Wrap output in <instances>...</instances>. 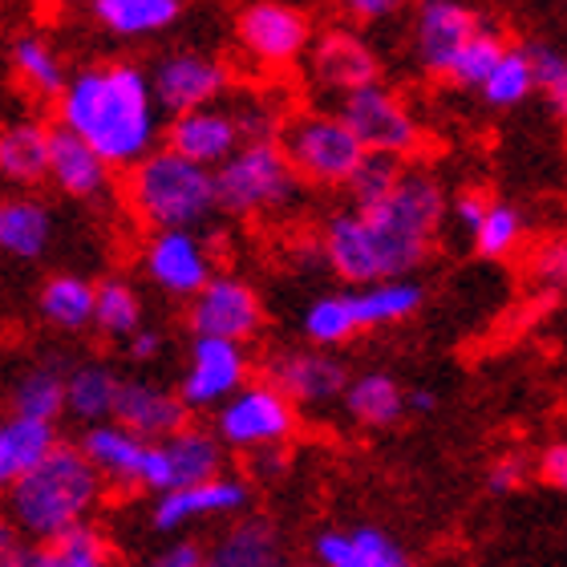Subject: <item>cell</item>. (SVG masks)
I'll return each mask as SVG.
<instances>
[{
  "label": "cell",
  "instance_id": "cell-3",
  "mask_svg": "<svg viewBox=\"0 0 567 567\" xmlns=\"http://www.w3.org/2000/svg\"><path fill=\"white\" fill-rule=\"evenodd\" d=\"M102 478L94 466L82 458L78 446L61 442L41 466L17 478L4 491V515L12 519L17 535H29L37 544L58 539L61 532H70L78 523H90L94 507L102 503Z\"/></svg>",
  "mask_w": 567,
  "mask_h": 567
},
{
  "label": "cell",
  "instance_id": "cell-49",
  "mask_svg": "<svg viewBox=\"0 0 567 567\" xmlns=\"http://www.w3.org/2000/svg\"><path fill=\"white\" fill-rule=\"evenodd\" d=\"M151 567H203V547L199 544H171L163 556H154Z\"/></svg>",
  "mask_w": 567,
  "mask_h": 567
},
{
  "label": "cell",
  "instance_id": "cell-55",
  "mask_svg": "<svg viewBox=\"0 0 567 567\" xmlns=\"http://www.w3.org/2000/svg\"><path fill=\"white\" fill-rule=\"evenodd\" d=\"M564 288H567V280H564Z\"/></svg>",
  "mask_w": 567,
  "mask_h": 567
},
{
  "label": "cell",
  "instance_id": "cell-33",
  "mask_svg": "<svg viewBox=\"0 0 567 567\" xmlns=\"http://www.w3.org/2000/svg\"><path fill=\"white\" fill-rule=\"evenodd\" d=\"M37 312L45 324L61 332H78L94 320V280H85L78 272H58L49 276L37 292Z\"/></svg>",
  "mask_w": 567,
  "mask_h": 567
},
{
  "label": "cell",
  "instance_id": "cell-29",
  "mask_svg": "<svg viewBox=\"0 0 567 567\" xmlns=\"http://www.w3.org/2000/svg\"><path fill=\"white\" fill-rule=\"evenodd\" d=\"M9 405L17 417L58 425V417L65 414V365L53 357H41L29 369H21L12 378Z\"/></svg>",
  "mask_w": 567,
  "mask_h": 567
},
{
  "label": "cell",
  "instance_id": "cell-32",
  "mask_svg": "<svg viewBox=\"0 0 567 567\" xmlns=\"http://www.w3.org/2000/svg\"><path fill=\"white\" fill-rule=\"evenodd\" d=\"M12 73L21 78L37 97H58L70 82L65 58L58 53V45L45 33H17L9 45Z\"/></svg>",
  "mask_w": 567,
  "mask_h": 567
},
{
  "label": "cell",
  "instance_id": "cell-9",
  "mask_svg": "<svg viewBox=\"0 0 567 567\" xmlns=\"http://www.w3.org/2000/svg\"><path fill=\"white\" fill-rule=\"evenodd\" d=\"M219 466H224L219 437L212 430H203V425H183L178 434L163 437V442H146L138 486L151 491V495H171V491L215 478Z\"/></svg>",
  "mask_w": 567,
  "mask_h": 567
},
{
  "label": "cell",
  "instance_id": "cell-46",
  "mask_svg": "<svg viewBox=\"0 0 567 567\" xmlns=\"http://www.w3.org/2000/svg\"><path fill=\"white\" fill-rule=\"evenodd\" d=\"M486 207H491V195H483V190H462L458 199H454V219H458L466 231H474V227L483 224Z\"/></svg>",
  "mask_w": 567,
  "mask_h": 567
},
{
  "label": "cell",
  "instance_id": "cell-38",
  "mask_svg": "<svg viewBox=\"0 0 567 567\" xmlns=\"http://www.w3.org/2000/svg\"><path fill=\"white\" fill-rule=\"evenodd\" d=\"M507 53V37L495 33V29H486L478 24V33L458 49V58L450 61V82L466 85V90H483V82L491 78V70L498 65V58Z\"/></svg>",
  "mask_w": 567,
  "mask_h": 567
},
{
  "label": "cell",
  "instance_id": "cell-15",
  "mask_svg": "<svg viewBox=\"0 0 567 567\" xmlns=\"http://www.w3.org/2000/svg\"><path fill=\"white\" fill-rule=\"evenodd\" d=\"M308 70L320 90L349 97L365 85H378L381 61L365 37H357L353 29H329L308 45Z\"/></svg>",
  "mask_w": 567,
  "mask_h": 567
},
{
  "label": "cell",
  "instance_id": "cell-7",
  "mask_svg": "<svg viewBox=\"0 0 567 567\" xmlns=\"http://www.w3.org/2000/svg\"><path fill=\"white\" fill-rule=\"evenodd\" d=\"M337 118L344 122V131L361 142L365 154H381V158H398L402 163L405 154H414L422 146V126L410 114V106L381 82L341 97Z\"/></svg>",
  "mask_w": 567,
  "mask_h": 567
},
{
  "label": "cell",
  "instance_id": "cell-48",
  "mask_svg": "<svg viewBox=\"0 0 567 567\" xmlns=\"http://www.w3.org/2000/svg\"><path fill=\"white\" fill-rule=\"evenodd\" d=\"M284 471H288V450L284 446H268L251 454V474L256 478H280Z\"/></svg>",
  "mask_w": 567,
  "mask_h": 567
},
{
  "label": "cell",
  "instance_id": "cell-24",
  "mask_svg": "<svg viewBox=\"0 0 567 567\" xmlns=\"http://www.w3.org/2000/svg\"><path fill=\"white\" fill-rule=\"evenodd\" d=\"M312 556H317V567H410L405 551L381 527L320 532Z\"/></svg>",
  "mask_w": 567,
  "mask_h": 567
},
{
  "label": "cell",
  "instance_id": "cell-39",
  "mask_svg": "<svg viewBox=\"0 0 567 567\" xmlns=\"http://www.w3.org/2000/svg\"><path fill=\"white\" fill-rule=\"evenodd\" d=\"M532 90H535L532 53L523 45H507V53L498 58V65L483 82V97L491 106H519V102H527Z\"/></svg>",
  "mask_w": 567,
  "mask_h": 567
},
{
  "label": "cell",
  "instance_id": "cell-28",
  "mask_svg": "<svg viewBox=\"0 0 567 567\" xmlns=\"http://www.w3.org/2000/svg\"><path fill=\"white\" fill-rule=\"evenodd\" d=\"M122 378L110 361H78L65 369V414L82 425H102L114 417Z\"/></svg>",
  "mask_w": 567,
  "mask_h": 567
},
{
  "label": "cell",
  "instance_id": "cell-30",
  "mask_svg": "<svg viewBox=\"0 0 567 567\" xmlns=\"http://www.w3.org/2000/svg\"><path fill=\"white\" fill-rule=\"evenodd\" d=\"M90 12L106 33L138 41V37L166 33L183 17V4L178 0H94Z\"/></svg>",
  "mask_w": 567,
  "mask_h": 567
},
{
  "label": "cell",
  "instance_id": "cell-27",
  "mask_svg": "<svg viewBox=\"0 0 567 567\" xmlns=\"http://www.w3.org/2000/svg\"><path fill=\"white\" fill-rule=\"evenodd\" d=\"M49 175V126L17 118L0 126V178L12 187H37Z\"/></svg>",
  "mask_w": 567,
  "mask_h": 567
},
{
  "label": "cell",
  "instance_id": "cell-34",
  "mask_svg": "<svg viewBox=\"0 0 567 567\" xmlns=\"http://www.w3.org/2000/svg\"><path fill=\"white\" fill-rule=\"evenodd\" d=\"M349 417H357L361 425H373V430H385V425L402 422L405 414V390L390 373H361L344 385L341 393Z\"/></svg>",
  "mask_w": 567,
  "mask_h": 567
},
{
  "label": "cell",
  "instance_id": "cell-2",
  "mask_svg": "<svg viewBox=\"0 0 567 567\" xmlns=\"http://www.w3.org/2000/svg\"><path fill=\"white\" fill-rule=\"evenodd\" d=\"M58 131L85 142L114 171H131L163 138V110L151 78L134 61H97L73 70L58 94Z\"/></svg>",
  "mask_w": 567,
  "mask_h": 567
},
{
  "label": "cell",
  "instance_id": "cell-26",
  "mask_svg": "<svg viewBox=\"0 0 567 567\" xmlns=\"http://www.w3.org/2000/svg\"><path fill=\"white\" fill-rule=\"evenodd\" d=\"M280 532L260 515L236 519L212 551H203V567H280Z\"/></svg>",
  "mask_w": 567,
  "mask_h": 567
},
{
  "label": "cell",
  "instance_id": "cell-11",
  "mask_svg": "<svg viewBox=\"0 0 567 567\" xmlns=\"http://www.w3.org/2000/svg\"><path fill=\"white\" fill-rule=\"evenodd\" d=\"M187 324L203 341L248 344L264 329V305L256 288L239 276H212L199 296H190Z\"/></svg>",
  "mask_w": 567,
  "mask_h": 567
},
{
  "label": "cell",
  "instance_id": "cell-13",
  "mask_svg": "<svg viewBox=\"0 0 567 567\" xmlns=\"http://www.w3.org/2000/svg\"><path fill=\"white\" fill-rule=\"evenodd\" d=\"M236 37L251 61H260V65H292L312 45V21L296 4L256 0L248 9H239Z\"/></svg>",
  "mask_w": 567,
  "mask_h": 567
},
{
  "label": "cell",
  "instance_id": "cell-12",
  "mask_svg": "<svg viewBox=\"0 0 567 567\" xmlns=\"http://www.w3.org/2000/svg\"><path fill=\"white\" fill-rule=\"evenodd\" d=\"M251 361L244 344L231 341H203L195 337L190 341L187 369L178 378V402L190 410H219L227 398H236L244 385H248Z\"/></svg>",
  "mask_w": 567,
  "mask_h": 567
},
{
  "label": "cell",
  "instance_id": "cell-45",
  "mask_svg": "<svg viewBox=\"0 0 567 567\" xmlns=\"http://www.w3.org/2000/svg\"><path fill=\"white\" fill-rule=\"evenodd\" d=\"M163 349H166V337L158 329H146V324L126 341V357H131L134 365H154L163 357Z\"/></svg>",
  "mask_w": 567,
  "mask_h": 567
},
{
  "label": "cell",
  "instance_id": "cell-5",
  "mask_svg": "<svg viewBox=\"0 0 567 567\" xmlns=\"http://www.w3.org/2000/svg\"><path fill=\"white\" fill-rule=\"evenodd\" d=\"M215 175V207L236 219L288 212L300 199V178L276 142H244Z\"/></svg>",
  "mask_w": 567,
  "mask_h": 567
},
{
  "label": "cell",
  "instance_id": "cell-41",
  "mask_svg": "<svg viewBox=\"0 0 567 567\" xmlns=\"http://www.w3.org/2000/svg\"><path fill=\"white\" fill-rule=\"evenodd\" d=\"M474 236V251L478 256H486V260H503V256H511V251L519 248L523 239V215L511 207V203H498L491 199V207H486L483 224L471 231Z\"/></svg>",
  "mask_w": 567,
  "mask_h": 567
},
{
  "label": "cell",
  "instance_id": "cell-21",
  "mask_svg": "<svg viewBox=\"0 0 567 567\" xmlns=\"http://www.w3.org/2000/svg\"><path fill=\"white\" fill-rule=\"evenodd\" d=\"M78 450H82V458L94 466L102 486H118V491H134V486H138L146 442L134 437L131 430H122L118 422L85 425Z\"/></svg>",
  "mask_w": 567,
  "mask_h": 567
},
{
  "label": "cell",
  "instance_id": "cell-20",
  "mask_svg": "<svg viewBox=\"0 0 567 567\" xmlns=\"http://www.w3.org/2000/svg\"><path fill=\"white\" fill-rule=\"evenodd\" d=\"M478 12L454 0H430L417 9V58L430 73H450V61L478 33Z\"/></svg>",
  "mask_w": 567,
  "mask_h": 567
},
{
  "label": "cell",
  "instance_id": "cell-53",
  "mask_svg": "<svg viewBox=\"0 0 567 567\" xmlns=\"http://www.w3.org/2000/svg\"><path fill=\"white\" fill-rule=\"evenodd\" d=\"M0 567H29V547L17 544L12 551H4V556H0Z\"/></svg>",
  "mask_w": 567,
  "mask_h": 567
},
{
  "label": "cell",
  "instance_id": "cell-18",
  "mask_svg": "<svg viewBox=\"0 0 567 567\" xmlns=\"http://www.w3.org/2000/svg\"><path fill=\"white\" fill-rule=\"evenodd\" d=\"M239 146H244V134H239L236 110L207 106L166 122V151H175L178 158H187L203 171H219Z\"/></svg>",
  "mask_w": 567,
  "mask_h": 567
},
{
  "label": "cell",
  "instance_id": "cell-16",
  "mask_svg": "<svg viewBox=\"0 0 567 567\" xmlns=\"http://www.w3.org/2000/svg\"><path fill=\"white\" fill-rule=\"evenodd\" d=\"M268 385L292 405H329L349 385V369L320 349H280L268 357Z\"/></svg>",
  "mask_w": 567,
  "mask_h": 567
},
{
  "label": "cell",
  "instance_id": "cell-22",
  "mask_svg": "<svg viewBox=\"0 0 567 567\" xmlns=\"http://www.w3.org/2000/svg\"><path fill=\"white\" fill-rule=\"evenodd\" d=\"M49 183L65 195V199H97L106 195L110 187V166L97 158L85 142H78L73 134L65 131H49Z\"/></svg>",
  "mask_w": 567,
  "mask_h": 567
},
{
  "label": "cell",
  "instance_id": "cell-19",
  "mask_svg": "<svg viewBox=\"0 0 567 567\" xmlns=\"http://www.w3.org/2000/svg\"><path fill=\"white\" fill-rule=\"evenodd\" d=\"M122 430H131L142 442H163V437L178 434L183 425H190L187 405L178 402L175 390H166L151 378H122L118 402H114V417Z\"/></svg>",
  "mask_w": 567,
  "mask_h": 567
},
{
  "label": "cell",
  "instance_id": "cell-54",
  "mask_svg": "<svg viewBox=\"0 0 567 567\" xmlns=\"http://www.w3.org/2000/svg\"><path fill=\"white\" fill-rule=\"evenodd\" d=\"M280 567H317V564H280Z\"/></svg>",
  "mask_w": 567,
  "mask_h": 567
},
{
  "label": "cell",
  "instance_id": "cell-52",
  "mask_svg": "<svg viewBox=\"0 0 567 567\" xmlns=\"http://www.w3.org/2000/svg\"><path fill=\"white\" fill-rule=\"evenodd\" d=\"M17 544H21V535H17V527H12L9 515L0 511V556H4V551H12Z\"/></svg>",
  "mask_w": 567,
  "mask_h": 567
},
{
  "label": "cell",
  "instance_id": "cell-8",
  "mask_svg": "<svg viewBox=\"0 0 567 567\" xmlns=\"http://www.w3.org/2000/svg\"><path fill=\"white\" fill-rule=\"evenodd\" d=\"M212 434L219 437V446L248 450V454L284 446L296 434V405L268 381H248L236 398H227L215 410Z\"/></svg>",
  "mask_w": 567,
  "mask_h": 567
},
{
  "label": "cell",
  "instance_id": "cell-23",
  "mask_svg": "<svg viewBox=\"0 0 567 567\" xmlns=\"http://www.w3.org/2000/svg\"><path fill=\"white\" fill-rule=\"evenodd\" d=\"M58 219L33 195H0V256L41 260L53 248Z\"/></svg>",
  "mask_w": 567,
  "mask_h": 567
},
{
  "label": "cell",
  "instance_id": "cell-51",
  "mask_svg": "<svg viewBox=\"0 0 567 567\" xmlns=\"http://www.w3.org/2000/svg\"><path fill=\"white\" fill-rule=\"evenodd\" d=\"M405 410H414V414H434V410H437V393L434 390L405 393Z\"/></svg>",
  "mask_w": 567,
  "mask_h": 567
},
{
  "label": "cell",
  "instance_id": "cell-1",
  "mask_svg": "<svg viewBox=\"0 0 567 567\" xmlns=\"http://www.w3.org/2000/svg\"><path fill=\"white\" fill-rule=\"evenodd\" d=\"M446 215V195L422 171H405L390 199L369 212H337L324 224V260L344 284L402 280L425 260Z\"/></svg>",
  "mask_w": 567,
  "mask_h": 567
},
{
  "label": "cell",
  "instance_id": "cell-50",
  "mask_svg": "<svg viewBox=\"0 0 567 567\" xmlns=\"http://www.w3.org/2000/svg\"><path fill=\"white\" fill-rule=\"evenodd\" d=\"M349 12L361 17V21H378V17H390L393 12V0H353Z\"/></svg>",
  "mask_w": 567,
  "mask_h": 567
},
{
  "label": "cell",
  "instance_id": "cell-25",
  "mask_svg": "<svg viewBox=\"0 0 567 567\" xmlns=\"http://www.w3.org/2000/svg\"><path fill=\"white\" fill-rule=\"evenodd\" d=\"M61 446L58 425L33 422V417H0V491H9L17 478L41 466Z\"/></svg>",
  "mask_w": 567,
  "mask_h": 567
},
{
  "label": "cell",
  "instance_id": "cell-14",
  "mask_svg": "<svg viewBox=\"0 0 567 567\" xmlns=\"http://www.w3.org/2000/svg\"><path fill=\"white\" fill-rule=\"evenodd\" d=\"M142 272L158 292L190 300L215 276L212 248L199 231H151L142 248Z\"/></svg>",
  "mask_w": 567,
  "mask_h": 567
},
{
  "label": "cell",
  "instance_id": "cell-43",
  "mask_svg": "<svg viewBox=\"0 0 567 567\" xmlns=\"http://www.w3.org/2000/svg\"><path fill=\"white\" fill-rule=\"evenodd\" d=\"M527 483V458L523 454H507V458H498L495 466H491V474H486V486L495 491V495H507V491H515V486Z\"/></svg>",
  "mask_w": 567,
  "mask_h": 567
},
{
  "label": "cell",
  "instance_id": "cell-47",
  "mask_svg": "<svg viewBox=\"0 0 567 567\" xmlns=\"http://www.w3.org/2000/svg\"><path fill=\"white\" fill-rule=\"evenodd\" d=\"M539 471L551 486H559L567 495V442H556V446L544 450V458H539Z\"/></svg>",
  "mask_w": 567,
  "mask_h": 567
},
{
  "label": "cell",
  "instance_id": "cell-4",
  "mask_svg": "<svg viewBox=\"0 0 567 567\" xmlns=\"http://www.w3.org/2000/svg\"><path fill=\"white\" fill-rule=\"evenodd\" d=\"M126 207L151 231H199L219 212L215 175L158 146L126 171Z\"/></svg>",
  "mask_w": 567,
  "mask_h": 567
},
{
  "label": "cell",
  "instance_id": "cell-42",
  "mask_svg": "<svg viewBox=\"0 0 567 567\" xmlns=\"http://www.w3.org/2000/svg\"><path fill=\"white\" fill-rule=\"evenodd\" d=\"M527 53H532L535 90H544L551 110L567 122V53H559L556 45H535Z\"/></svg>",
  "mask_w": 567,
  "mask_h": 567
},
{
  "label": "cell",
  "instance_id": "cell-35",
  "mask_svg": "<svg viewBox=\"0 0 567 567\" xmlns=\"http://www.w3.org/2000/svg\"><path fill=\"white\" fill-rule=\"evenodd\" d=\"M29 567H114V551L94 523H78L58 539L29 547Z\"/></svg>",
  "mask_w": 567,
  "mask_h": 567
},
{
  "label": "cell",
  "instance_id": "cell-31",
  "mask_svg": "<svg viewBox=\"0 0 567 567\" xmlns=\"http://www.w3.org/2000/svg\"><path fill=\"white\" fill-rule=\"evenodd\" d=\"M349 296V312L361 329H381V324H398V320L414 317L425 300V288L414 280H381L369 288H353Z\"/></svg>",
  "mask_w": 567,
  "mask_h": 567
},
{
  "label": "cell",
  "instance_id": "cell-6",
  "mask_svg": "<svg viewBox=\"0 0 567 567\" xmlns=\"http://www.w3.org/2000/svg\"><path fill=\"white\" fill-rule=\"evenodd\" d=\"M276 146L284 151L292 175L317 183V187H349L357 166L365 163L361 142L344 131V122L337 114H320V110L292 114L288 122H280Z\"/></svg>",
  "mask_w": 567,
  "mask_h": 567
},
{
  "label": "cell",
  "instance_id": "cell-37",
  "mask_svg": "<svg viewBox=\"0 0 567 567\" xmlns=\"http://www.w3.org/2000/svg\"><path fill=\"white\" fill-rule=\"evenodd\" d=\"M300 329H305V337L312 341V349H320V353H329V349H337V344L353 341L357 320H353V312H349V296L344 292L317 296V300L305 308Z\"/></svg>",
  "mask_w": 567,
  "mask_h": 567
},
{
  "label": "cell",
  "instance_id": "cell-10",
  "mask_svg": "<svg viewBox=\"0 0 567 567\" xmlns=\"http://www.w3.org/2000/svg\"><path fill=\"white\" fill-rule=\"evenodd\" d=\"M146 78H151L158 110H166L171 118L219 106V97L227 94V82H231L224 61H215L212 53H199V49H171L154 61Z\"/></svg>",
  "mask_w": 567,
  "mask_h": 567
},
{
  "label": "cell",
  "instance_id": "cell-44",
  "mask_svg": "<svg viewBox=\"0 0 567 567\" xmlns=\"http://www.w3.org/2000/svg\"><path fill=\"white\" fill-rule=\"evenodd\" d=\"M535 276L547 284H564L567 280V244L564 239H551V244H544V248L535 251Z\"/></svg>",
  "mask_w": 567,
  "mask_h": 567
},
{
  "label": "cell",
  "instance_id": "cell-36",
  "mask_svg": "<svg viewBox=\"0 0 567 567\" xmlns=\"http://www.w3.org/2000/svg\"><path fill=\"white\" fill-rule=\"evenodd\" d=\"M142 317H146V308H142V296L131 280H118V276H110V280L94 284V324L102 337L110 341H131L134 332L142 329Z\"/></svg>",
  "mask_w": 567,
  "mask_h": 567
},
{
  "label": "cell",
  "instance_id": "cell-17",
  "mask_svg": "<svg viewBox=\"0 0 567 567\" xmlns=\"http://www.w3.org/2000/svg\"><path fill=\"white\" fill-rule=\"evenodd\" d=\"M251 503V491L244 478L231 474H215L199 486H183L171 495H158L151 507V527L154 532H183L199 519H224V515H239Z\"/></svg>",
  "mask_w": 567,
  "mask_h": 567
},
{
  "label": "cell",
  "instance_id": "cell-40",
  "mask_svg": "<svg viewBox=\"0 0 567 567\" xmlns=\"http://www.w3.org/2000/svg\"><path fill=\"white\" fill-rule=\"evenodd\" d=\"M405 166L398 158H381V154H365V163L357 166V175L349 178V199H353V212H369L385 203L402 183Z\"/></svg>",
  "mask_w": 567,
  "mask_h": 567
}]
</instances>
